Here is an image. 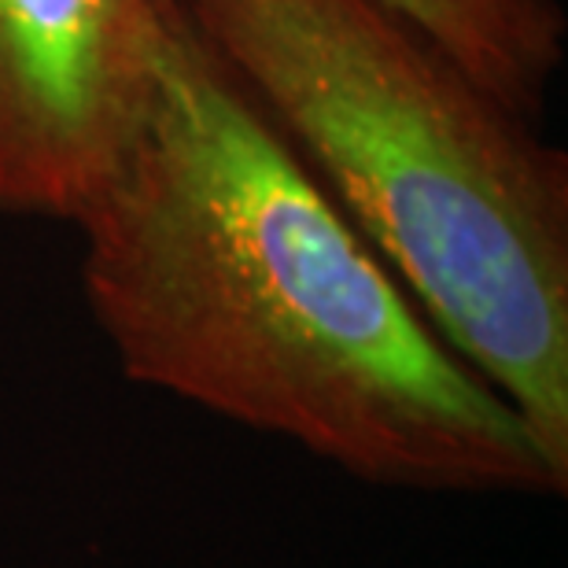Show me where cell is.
<instances>
[{
  "label": "cell",
  "mask_w": 568,
  "mask_h": 568,
  "mask_svg": "<svg viewBox=\"0 0 568 568\" xmlns=\"http://www.w3.org/2000/svg\"><path fill=\"white\" fill-rule=\"evenodd\" d=\"M74 225L89 314L133 384L377 487L565 495L192 19L138 148Z\"/></svg>",
  "instance_id": "cell-1"
},
{
  "label": "cell",
  "mask_w": 568,
  "mask_h": 568,
  "mask_svg": "<svg viewBox=\"0 0 568 568\" xmlns=\"http://www.w3.org/2000/svg\"><path fill=\"white\" fill-rule=\"evenodd\" d=\"M465 71L531 122H542L568 52L561 0H388Z\"/></svg>",
  "instance_id": "cell-4"
},
{
  "label": "cell",
  "mask_w": 568,
  "mask_h": 568,
  "mask_svg": "<svg viewBox=\"0 0 568 568\" xmlns=\"http://www.w3.org/2000/svg\"><path fill=\"white\" fill-rule=\"evenodd\" d=\"M185 0H0V214L78 222L152 119Z\"/></svg>",
  "instance_id": "cell-3"
},
{
  "label": "cell",
  "mask_w": 568,
  "mask_h": 568,
  "mask_svg": "<svg viewBox=\"0 0 568 568\" xmlns=\"http://www.w3.org/2000/svg\"><path fill=\"white\" fill-rule=\"evenodd\" d=\"M284 148L568 487V152L388 0H185Z\"/></svg>",
  "instance_id": "cell-2"
}]
</instances>
